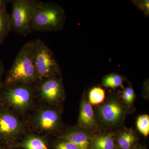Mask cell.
Wrapping results in <instances>:
<instances>
[{
    "label": "cell",
    "instance_id": "1",
    "mask_svg": "<svg viewBox=\"0 0 149 149\" xmlns=\"http://www.w3.org/2000/svg\"><path fill=\"white\" fill-rule=\"evenodd\" d=\"M34 40L28 41L19 51L3 85H31L40 82L33 59Z\"/></svg>",
    "mask_w": 149,
    "mask_h": 149
},
{
    "label": "cell",
    "instance_id": "2",
    "mask_svg": "<svg viewBox=\"0 0 149 149\" xmlns=\"http://www.w3.org/2000/svg\"><path fill=\"white\" fill-rule=\"evenodd\" d=\"M66 15L62 7L57 3L44 2L34 13L30 24L32 32H58L64 28Z\"/></svg>",
    "mask_w": 149,
    "mask_h": 149
},
{
    "label": "cell",
    "instance_id": "3",
    "mask_svg": "<svg viewBox=\"0 0 149 149\" xmlns=\"http://www.w3.org/2000/svg\"><path fill=\"white\" fill-rule=\"evenodd\" d=\"M12 10L10 15L12 31L26 37L30 33V24L37 9L43 1L39 0H11Z\"/></svg>",
    "mask_w": 149,
    "mask_h": 149
},
{
    "label": "cell",
    "instance_id": "4",
    "mask_svg": "<svg viewBox=\"0 0 149 149\" xmlns=\"http://www.w3.org/2000/svg\"><path fill=\"white\" fill-rule=\"evenodd\" d=\"M33 59L40 82L46 78L59 75L60 67L52 51L39 39L34 40Z\"/></svg>",
    "mask_w": 149,
    "mask_h": 149
},
{
    "label": "cell",
    "instance_id": "5",
    "mask_svg": "<svg viewBox=\"0 0 149 149\" xmlns=\"http://www.w3.org/2000/svg\"><path fill=\"white\" fill-rule=\"evenodd\" d=\"M34 95L31 85L19 84L2 85L0 95L3 103L19 111H24L30 106Z\"/></svg>",
    "mask_w": 149,
    "mask_h": 149
},
{
    "label": "cell",
    "instance_id": "6",
    "mask_svg": "<svg viewBox=\"0 0 149 149\" xmlns=\"http://www.w3.org/2000/svg\"><path fill=\"white\" fill-rule=\"evenodd\" d=\"M23 125L19 119L3 104L0 107V142L6 146L14 143Z\"/></svg>",
    "mask_w": 149,
    "mask_h": 149
},
{
    "label": "cell",
    "instance_id": "7",
    "mask_svg": "<svg viewBox=\"0 0 149 149\" xmlns=\"http://www.w3.org/2000/svg\"><path fill=\"white\" fill-rule=\"evenodd\" d=\"M39 86L38 90L40 96L46 101L54 103L60 100L64 93L61 79L58 76L44 79Z\"/></svg>",
    "mask_w": 149,
    "mask_h": 149
},
{
    "label": "cell",
    "instance_id": "8",
    "mask_svg": "<svg viewBox=\"0 0 149 149\" xmlns=\"http://www.w3.org/2000/svg\"><path fill=\"white\" fill-rule=\"evenodd\" d=\"M36 127L41 131L51 133L58 128L59 125V115L54 110L45 109L40 111L35 118Z\"/></svg>",
    "mask_w": 149,
    "mask_h": 149
},
{
    "label": "cell",
    "instance_id": "9",
    "mask_svg": "<svg viewBox=\"0 0 149 149\" xmlns=\"http://www.w3.org/2000/svg\"><path fill=\"white\" fill-rule=\"evenodd\" d=\"M99 113L104 122L108 124H115L122 118L124 109L117 101L111 100L100 108Z\"/></svg>",
    "mask_w": 149,
    "mask_h": 149
},
{
    "label": "cell",
    "instance_id": "10",
    "mask_svg": "<svg viewBox=\"0 0 149 149\" xmlns=\"http://www.w3.org/2000/svg\"><path fill=\"white\" fill-rule=\"evenodd\" d=\"M78 123L80 126L86 129H92L96 126L93 107L85 99H83L81 104Z\"/></svg>",
    "mask_w": 149,
    "mask_h": 149
},
{
    "label": "cell",
    "instance_id": "11",
    "mask_svg": "<svg viewBox=\"0 0 149 149\" xmlns=\"http://www.w3.org/2000/svg\"><path fill=\"white\" fill-rule=\"evenodd\" d=\"M13 148L22 149H50L45 139L39 136H30L18 143L8 146Z\"/></svg>",
    "mask_w": 149,
    "mask_h": 149
},
{
    "label": "cell",
    "instance_id": "12",
    "mask_svg": "<svg viewBox=\"0 0 149 149\" xmlns=\"http://www.w3.org/2000/svg\"><path fill=\"white\" fill-rule=\"evenodd\" d=\"M63 139L71 142L79 149H90V142L86 133L82 131H74L67 133Z\"/></svg>",
    "mask_w": 149,
    "mask_h": 149
},
{
    "label": "cell",
    "instance_id": "13",
    "mask_svg": "<svg viewBox=\"0 0 149 149\" xmlns=\"http://www.w3.org/2000/svg\"><path fill=\"white\" fill-rule=\"evenodd\" d=\"M12 31L10 14L7 10V6L0 9V45Z\"/></svg>",
    "mask_w": 149,
    "mask_h": 149
},
{
    "label": "cell",
    "instance_id": "14",
    "mask_svg": "<svg viewBox=\"0 0 149 149\" xmlns=\"http://www.w3.org/2000/svg\"><path fill=\"white\" fill-rule=\"evenodd\" d=\"M94 149H114L113 139L110 135L97 136L93 140Z\"/></svg>",
    "mask_w": 149,
    "mask_h": 149
},
{
    "label": "cell",
    "instance_id": "15",
    "mask_svg": "<svg viewBox=\"0 0 149 149\" xmlns=\"http://www.w3.org/2000/svg\"><path fill=\"white\" fill-rule=\"evenodd\" d=\"M135 135L130 131L122 132L117 139L118 146L120 149H130L135 142Z\"/></svg>",
    "mask_w": 149,
    "mask_h": 149
},
{
    "label": "cell",
    "instance_id": "16",
    "mask_svg": "<svg viewBox=\"0 0 149 149\" xmlns=\"http://www.w3.org/2000/svg\"><path fill=\"white\" fill-rule=\"evenodd\" d=\"M123 78L120 74L112 73L107 74L103 79L102 85L107 88L115 89L122 87Z\"/></svg>",
    "mask_w": 149,
    "mask_h": 149
},
{
    "label": "cell",
    "instance_id": "17",
    "mask_svg": "<svg viewBox=\"0 0 149 149\" xmlns=\"http://www.w3.org/2000/svg\"><path fill=\"white\" fill-rule=\"evenodd\" d=\"M105 98V92L100 87H94L89 93V102L91 104L98 105L102 103Z\"/></svg>",
    "mask_w": 149,
    "mask_h": 149
},
{
    "label": "cell",
    "instance_id": "18",
    "mask_svg": "<svg viewBox=\"0 0 149 149\" xmlns=\"http://www.w3.org/2000/svg\"><path fill=\"white\" fill-rule=\"evenodd\" d=\"M137 126L139 132L145 137L149 134V116L148 115L143 114L138 118Z\"/></svg>",
    "mask_w": 149,
    "mask_h": 149
},
{
    "label": "cell",
    "instance_id": "19",
    "mask_svg": "<svg viewBox=\"0 0 149 149\" xmlns=\"http://www.w3.org/2000/svg\"><path fill=\"white\" fill-rule=\"evenodd\" d=\"M133 4L143 13L144 15L148 17L149 15V1L148 0L132 1Z\"/></svg>",
    "mask_w": 149,
    "mask_h": 149
},
{
    "label": "cell",
    "instance_id": "20",
    "mask_svg": "<svg viewBox=\"0 0 149 149\" xmlns=\"http://www.w3.org/2000/svg\"><path fill=\"white\" fill-rule=\"evenodd\" d=\"M54 149H79L71 142L63 139L57 143L54 146Z\"/></svg>",
    "mask_w": 149,
    "mask_h": 149
},
{
    "label": "cell",
    "instance_id": "21",
    "mask_svg": "<svg viewBox=\"0 0 149 149\" xmlns=\"http://www.w3.org/2000/svg\"><path fill=\"white\" fill-rule=\"evenodd\" d=\"M123 91L129 97L131 101L133 102L134 99H135V92H134L133 88H131V87H128V88H125Z\"/></svg>",
    "mask_w": 149,
    "mask_h": 149
},
{
    "label": "cell",
    "instance_id": "22",
    "mask_svg": "<svg viewBox=\"0 0 149 149\" xmlns=\"http://www.w3.org/2000/svg\"><path fill=\"white\" fill-rule=\"evenodd\" d=\"M4 65L1 59L0 58V88L2 86L3 82L2 81V78L3 72H4Z\"/></svg>",
    "mask_w": 149,
    "mask_h": 149
},
{
    "label": "cell",
    "instance_id": "23",
    "mask_svg": "<svg viewBox=\"0 0 149 149\" xmlns=\"http://www.w3.org/2000/svg\"><path fill=\"white\" fill-rule=\"evenodd\" d=\"M122 97L123 100L125 102H126V103H127L128 104H130L132 103L133 102L131 101V100L130 99V98L129 97L128 95H127V94H126L123 91V92L122 94Z\"/></svg>",
    "mask_w": 149,
    "mask_h": 149
},
{
    "label": "cell",
    "instance_id": "24",
    "mask_svg": "<svg viewBox=\"0 0 149 149\" xmlns=\"http://www.w3.org/2000/svg\"><path fill=\"white\" fill-rule=\"evenodd\" d=\"M9 3H10V0H0V9L5 6L7 5Z\"/></svg>",
    "mask_w": 149,
    "mask_h": 149
},
{
    "label": "cell",
    "instance_id": "25",
    "mask_svg": "<svg viewBox=\"0 0 149 149\" xmlns=\"http://www.w3.org/2000/svg\"><path fill=\"white\" fill-rule=\"evenodd\" d=\"M4 145H3L1 142H0V149H5L4 147Z\"/></svg>",
    "mask_w": 149,
    "mask_h": 149
},
{
    "label": "cell",
    "instance_id": "26",
    "mask_svg": "<svg viewBox=\"0 0 149 149\" xmlns=\"http://www.w3.org/2000/svg\"><path fill=\"white\" fill-rule=\"evenodd\" d=\"M3 104L1 98V95H0V107Z\"/></svg>",
    "mask_w": 149,
    "mask_h": 149
},
{
    "label": "cell",
    "instance_id": "27",
    "mask_svg": "<svg viewBox=\"0 0 149 149\" xmlns=\"http://www.w3.org/2000/svg\"><path fill=\"white\" fill-rule=\"evenodd\" d=\"M8 148H9V149H13V148H10V147H8Z\"/></svg>",
    "mask_w": 149,
    "mask_h": 149
}]
</instances>
